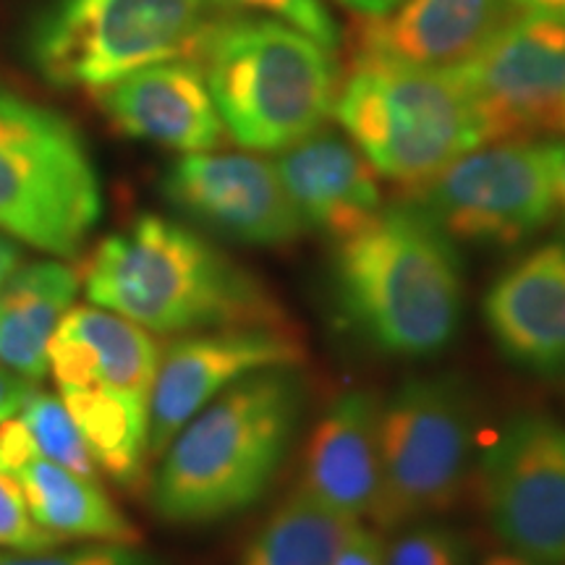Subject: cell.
Instances as JSON below:
<instances>
[{
	"mask_svg": "<svg viewBox=\"0 0 565 565\" xmlns=\"http://www.w3.org/2000/svg\"><path fill=\"white\" fill-rule=\"evenodd\" d=\"M0 469L11 471L24 490L32 519L61 542H139L97 479L47 461L26 445L17 416L0 424Z\"/></svg>",
	"mask_w": 565,
	"mask_h": 565,
	"instance_id": "obj_20",
	"label": "cell"
},
{
	"mask_svg": "<svg viewBox=\"0 0 565 565\" xmlns=\"http://www.w3.org/2000/svg\"><path fill=\"white\" fill-rule=\"evenodd\" d=\"M307 228L343 242L383 210L377 173L349 137L317 129L273 162Z\"/></svg>",
	"mask_w": 565,
	"mask_h": 565,
	"instance_id": "obj_17",
	"label": "cell"
},
{
	"mask_svg": "<svg viewBox=\"0 0 565 565\" xmlns=\"http://www.w3.org/2000/svg\"><path fill=\"white\" fill-rule=\"evenodd\" d=\"M333 565H387V547L377 532L356 526Z\"/></svg>",
	"mask_w": 565,
	"mask_h": 565,
	"instance_id": "obj_29",
	"label": "cell"
},
{
	"mask_svg": "<svg viewBox=\"0 0 565 565\" xmlns=\"http://www.w3.org/2000/svg\"><path fill=\"white\" fill-rule=\"evenodd\" d=\"M511 17V0H401L383 17L362 19L353 51L356 58L456 71Z\"/></svg>",
	"mask_w": 565,
	"mask_h": 565,
	"instance_id": "obj_16",
	"label": "cell"
},
{
	"mask_svg": "<svg viewBox=\"0 0 565 565\" xmlns=\"http://www.w3.org/2000/svg\"><path fill=\"white\" fill-rule=\"evenodd\" d=\"M477 401L458 374L412 377L380 414L383 484L374 524L391 529L448 511L471 469Z\"/></svg>",
	"mask_w": 565,
	"mask_h": 565,
	"instance_id": "obj_8",
	"label": "cell"
},
{
	"mask_svg": "<svg viewBox=\"0 0 565 565\" xmlns=\"http://www.w3.org/2000/svg\"><path fill=\"white\" fill-rule=\"evenodd\" d=\"M356 526L359 521L299 490L265 521L238 565H333Z\"/></svg>",
	"mask_w": 565,
	"mask_h": 565,
	"instance_id": "obj_23",
	"label": "cell"
},
{
	"mask_svg": "<svg viewBox=\"0 0 565 565\" xmlns=\"http://www.w3.org/2000/svg\"><path fill=\"white\" fill-rule=\"evenodd\" d=\"M223 129L254 152H282L322 129L338 97L335 51L296 26L236 13L196 45Z\"/></svg>",
	"mask_w": 565,
	"mask_h": 565,
	"instance_id": "obj_4",
	"label": "cell"
},
{
	"mask_svg": "<svg viewBox=\"0 0 565 565\" xmlns=\"http://www.w3.org/2000/svg\"><path fill=\"white\" fill-rule=\"evenodd\" d=\"M103 215V189L79 131L0 87V233L51 257H79Z\"/></svg>",
	"mask_w": 565,
	"mask_h": 565,
	"instance_id": "obj_6",
	"label": "cell"
},
{
	"mask_svg": "<svg viewBox=\"0 0 565 565\" xmlns=\"http://www.w3.org/2000/svg\"><path fill=\"white\" fill-rule=\"evenodd\" d=\"M303 345L294 328H228L173 338L160 351L150 393V456L231 385L265 370L299 366Z\"/></svg>",
	"mask_w": 565,
	"mask_h": 565,
	"instance_id": "obj_12",
	"label": "cell"
},
{
	"mask_svg": "<svg viewBox=\"0 0 565 565\" xmlns=\"http://www.w3.org/2000/svg\"><path fill=\"white\" fill-rule=\"evenodd\" d=\"M21 265H24V252H21L19 242L0 233V291H3V286Z\"/></svg>",
	"mask_w": 565,
	"mask_h": 565,
	"instance_id": "obj_32",
	"label": "cell"
},
{
	"mask_svg": "<svg viewBox=\"0 0 565 565\" xmlns=\"http://www.w3.org/2000/svg\"><path fill=\"white\" fill-rule=\"evenodd\" d=\"M55 545H63V542L32 519L17 477L0 469V550L30 553V550H47Z\"/></svg>",
	"mask_w": 565,
	"mask_h": 565,
	"instance_id": "obj_28",
	"label": "cell"
},
{
	"mask_svg": "<svg viewBox=\"0 0 565 565\" xmlns=\"http://www.w3.org/2000/svg\"><path fill=\"white\" fill-rule=\"evenodd\" d=\"M95 307L160 335L228 328H291L257 275L215 244L162 215H141L110 233L84 267Z\"/></svg>",
	"mask_w": 565,
	"mask_h": 565,
	"instance_id": "obj_1",
	"label": "cell"
},
{
	"mask_svg": "<svg viewBox=\"0 0 565 565\" xmlns=\"http://www.w3.org/2000/svg\"><path fill=\"white\" fill-rule=\"evenodd\" d=\"M32 393V380L21 377V374L6 370V366L0 364V424L9 422L11 416H17Z\"/></svg>",
	"mask_w": 565,
	"mask_h": 565,
	"instance_id": "obj_30",
	"label": "cell"
},
{
	"mask_svg": "<svg viewBox=\"0 0 565 565\" xmlns=\"http://www.w3.org/2000/svg\"><path fill=\"white\" fill-rule=\"evenodd\" d=\"M58 547L30 553L0 550V565H158L137 542H82L76 547Z\"/></svg>",
	"mask_w": 565,
	"mask_h": 565,
	"instance_id": "obj_25",
	"label": "cell"
},
{
	"mask_svg": "<svg viewBox=\"0 0 565 565\" xmlns=\"http://www.w3.org/2000/svg\"><path fill=\"white\" fill-rule=\"evenodd\" d=\"M95 97L113 126L131 139L183 154L210 152L223 141L221 113L192 55L131 71Z\"/></svg>",
	"mask_w": 565,
	"mask_h": 565,
	"instance_id": "obj_14",
	"label": "cell"
},
{
	"mask_svg": "<svg viewBox=\"0 0 565 565\" xmlns=\"http://www.w3.org/2000/svg\"><path fill=\"white\" fill-rule=\"evenodd\" d=\"M61 401L97 469L124 487L137 484L150 456V398L110 387H74L61 391Z\"/></svg>",
	"mask_w": 565,
	"mask_h": 565,
	"instance_id": "obj_22",
	"label": "cell"
},
{
	"mask_svg": "<svg viewBox=\"0 0 565 565\" xmlns=\"http://www.w3.org/2000/svg\"><path fill=\"white\" fill-rule=\"evenodd\" d=\"M454 74L482 118L487 141L555 129L565 105V21L513 13Z\"/></svg>",
	"mask_w": 565,
	"mask_h": 565,
	"instance_id": "obj_11",
	"label": "cell"
},
{
	"mask_svg": "<svg viewBox=\"0 0 565 565\" xmlns=\"http://www.w3.org/2000/svg\"><path fill=\"white\" fill-rule=\"evenodd\" d=\"M338 3H341L343 9L356 13V17L374 19V17H383V13L395 9L401 0H338Z\"/></svg>",
	"mask_w": 565,
	"mask_h": 565,
	"instance_id": "obj_34",
	"label": "cell"
},
{
	"mask_svg": "<svg viewBox=\"0 0 565 565\" xmlns=\"http://www.w3.org/2000/svg\"><path fill=\"white\" fill-rule=\"evenodd\" d=\"M210 6H221L236 13H252V17H267L315 38L320 45L335 51L338 26L322 0H207Z\"/></svg>",
	"mask_w": 565,
	"mask_h": 565,
	"instance_id": "obj_26",
	"label": "cell"
},
{
	"mask_svg": "<svg viewBox=\"0 0 565 565\" xmlns=\"http://www.w3.org/2000/svg\"><path fill=\"white\" fill-rule=\"evenodd\" d=\"M380 414L383 404L374 393H343L303 448L301 490L353 521L372 519L380 503Z\"/></svg>",
	"mask_w": 565,
	"mask_h": 565,
	"instance_id": "obj_18",
	"label": "cell"
},
{
	"mask_svg": "<svg viewBox=\"0 0 565 565\" xmlns=\"http://www.w3.org/2000/svg\"><path fill=\"white\" fill-rule=\"evenodd\" d=\"M513 13H532L565 21V0H511Z\"/></svg>",
	"mask_w": 565,
	"mask_h": 565,
	"instance_id": "obj_33",
	"label": "cell"
},
{
	"mask_svg": "<svg viewBox=\"0 0 565 565\" xmlns=\"http://www.w3.org/2000/svg\"><path fill=\"white\" fill-rule=\"evenodd\" d=\"M82 275L58 259L21 265L0 291V364L38 383L47 345L79 296Z\"/></svg>",
	"mask_w": 565,
	"mask_h": 565,
	"instance_id": "obj_21",
	"label": "cell"
},
{
	"mask_svg": "<svg viewBox=\"0 0 565 565\" xmlns=\"http://www.w3.org/2000/svg\"><path fill=\"white\" fill-rule=\"evenodd\" d=\"M333 296L345 328L372 349L404 359L435 356L461 328V254L419 204H391L338 242Z\"/></svg>",
	"mask_w": 565,
	"mask_h": 565,
	"instance_id": "obj_2",
	"label": "cell"
},
{
	"mask_svg": "<svg viewBox=\"0 0 565 565\" xmlns=\"http://www.w3.org/2000/svg\"><path fill=\"white\" fill-rule=\"evenodd\" d=\"M550 175H553V192H555V207L565 215V139L547 141L545 145Z\"/></svg>",
	"mask_w": 565,
	"mask_h": 565,
	"instance_id": "obj_31",
	"label": "cell"
},
{
	"mask_svg": "<svg viewBox=\"0 0 565 565\" xmlns=\"http://www.w3.org/2000/svg\"><path fill=\"white\" fill-rule=\"evenodd\" d=\"M160 343L137 322L95 307H71L47 345V372L61 391L110 387L150 398Z\"/></svg>",
	"mask_w": 565,
	"mask_h": 565,
	"instance_id": "obj_19",
	"label": "cell"
},
{
	"mask_svg": "<svg viewBox=\"0 0 565 565\" xmlns=\"http://www.w3.org/2000/svg\"><path fill=\"white\" fill-rule=\"evenodd\" d=\"M466 536L450 526L416 524L387 547V565H466Z\"/></svg>",
	"mask_w": 565,
	"mask_h": 565,
	"instance_id": "obj_27",
	"label": "cell"
},
{
	"mask_svg": "<svg viewBox=\"0 0 565 565\" xmlns=\"http://www.w3.org/2000/svg\"><path fill=\"white\" fill-rule=\"evenodd\" d=\"M303 401L307 387L296 366L249 374L217 395L162 450L154 513L200 526L257 503L291 450Z\"/></svg>",
	"mask_w": 565,
	"mask_h": 565,
	"instance_id": "obj_3",
	"label": "cell"
},
{
	"mask_svg": "<svg viewBox=\"0 0 565 565\" xmlns=\"http://www.w3.org/2000/svg\"><path fill=\"white\" fill-rule=\"evenodd\" d=\"M479 503L505 550L565 565V424L519 414L477 466Z\"/></svg>",
	"mask_w": 565,
	"mask_h": 565,
	"instance_id": "obj_10",
	"label": "cell"
},
{
	"mask_svg": "<svg viewBox=\"0 0 565 565\" xmlns=\"http://www.w3.org/2000/svg\"><path fill=\"white\" fill-rule=\"evenodd\" d=\"M207 0H53L34 24L30 55L55 87L103 89L131 71L192 55Z\"/></svg>",
	"mask_w": 565,
	"mask_h": 565,
	"instance_id": "obj_7",
	"label": "cell"
},
{
	"mask_svg": "<svg viewBox=\"0 0 565 565\" xmlns=\"http://www.w3.org/2000/svg\"><path fill=\"white\" fill-rule=\"evenodd\" d=\"M17 422L32 454L47 458V461L58 463L63 469L76 471L82 477L97 479L95 458H92L79 427L71 419L68 408L63 406L61 398L34 391L21 406Z\"/></svg>",
	"mask_w": 565,
	"mask_h": 565,
	"instance_id": "obj_24",
	"label": "cell"
},
{
	"mask_svg": "<svg viewBox=\"0 0 565 565\" xmlns=\"http://www.w3.org/2000/svg\"><path fill=\"white\" fill-rule=\"evenodd\" d=\"M162 194L189 221L246 246L291 244L307 231L270 160L246 152L183 154Z\"/></svg>",
	"mask_w": 565,
	"mask_h": 565,
	"instance_id": "obj_13",
	"label": "cell"
},
{
	"mask_svg": "<svg viewBox=\"0 0 565 565\" xmlns=\"http://www.w3.org/2000/svg\"><path fill=\"white\" fill-rule=\"evenodd\" d=\"M454 242L515 246L555 215L545 145L524 139L487 141L412 192Z\"/></svg>",
	"mask_w": 565,
	"mask_h": 565,
	"instance_id": "obj_9",
	"label": "cell"
},
{
	"mask_svg": "<svg viewBox=\"0 0 565 565\" xmlns=\"http://www.w3.org/2000/svg\"><path fill=\"white\" fill-rule=\"evenodd\" d=\"M482 565H542V563L529 561V557L511 553V550H503V553H492Z\"/></svg>",
	"mask_w": 565,
	"mask_h": 565,
	"instance_id": "obj_35",
	"label": "cell"
},
{
	"mask_svg": "<svg viewBox=\"0 0 565 565\" xmlns=\"http://www.w3.org/2000/svg\"><path fill=\"white\" fill-rule=\"evenodd\" d=\"M484 322L511 364L542 377L565 374V238L498 275L484 296Z\"/></svg>",
	"mask_w": 565,
	"mask_h": 565,
	"instance_id": "obj_15",
	"label": "cell"
},
{
	"mask_svg": "<svg viewBox=\"0 0 565 565\" xmlns=\"http://www.w3.org/2000/svg\"><path fill=\"white\" fill-rule=\"evenodd\" d=\"M333 113L374 173L408 192L487 141L454 71L353 58Z\"/></svg>",
	"mask_w": 565,
	"mask_h": 565,
	"instance_id": "obj_5",
	"label": "cell"
}]
</instances>
